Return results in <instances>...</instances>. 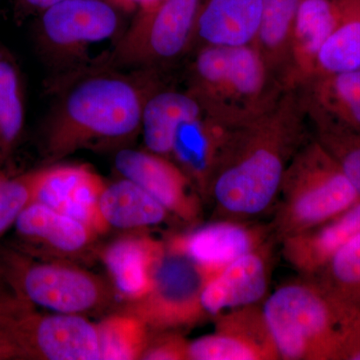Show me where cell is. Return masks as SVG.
Returning <instances> with one entry per match:
<instances>
[{"label": "cell", "instance_id": "d6a6232c", "mask_svg": "<svg viewBox=\"0 0 360 360\" xmlns=\"http://www.w3.org/2000/svg\"><path fill=\"white\" fill-rule=\"evenodd\" d=\"M116 8L120 11H148L153 8L156 4H160L161 0H108Z\"/></svg>", "mask_w": 360, "mask_h": 360}, {"label": "cell", "instance_id": "e575fe53", "mask_svg": "<svg viewBox=\"0 0 360 360\" xmlns=\"http://www.w3.org/2000/svg\"><path fill=\"white\" fill-rule=\"evenodd\" d=\"M11 357H15V354H14L13 348L0 331V359H11Z\"/></svg>", "mask_w": 360, "mask_h": 360}, {"label": "cell", "instance_id": "30bf717a", "mask_svg": "<svg viewBox=\"0 0 360 360\" xmlns=\"http://www.w3.org/2000/svg\"><path fill=\"white\" fill-rule=\"evenodd\" d=\"M120 11L108 0H60L40 11V37L52 51H79L111 39L120 30Z\"/></svg>", "mask_w": 360, "mask_h": 360}, {"label": "cell", "instance_id": "ac0fdd59", "mask_svg": "<svg viewBox=\"0 0 360 360\" xmlns=\"http://www.w3.org/2000/svg\"><path fill=\"white\" fill-rule=\"evenodd\" d=\"M342 0H302L291 40L288 89H298L314 77L317 58L333 33Z\"/></svg>", "mask_w": 360, "mask_h": 360}, {"label": "cell", "instance_id": "8fae6325", "mask_svg": "<svg viewBox=\"0 0 360 360\" xmlns=\"http://www.w3.org/2000/svg\"><path fill=\"white\" fill-rule=\"evenodd\" d=\"M115 165L123 179L141 186L168 212L184 221L200 217V200L193 193V182L169 158L127 148L118 151Z\"/></svg>", "mask_w": 360, "mask_h": 360}, {"label": "cell", "instance_id": "e0dca14e", "mask_svg": "<svg viewBox=\"0 0 360 360\" xmlns=\"http://www.w3.org/2000/svg\"><path fill=\"white\" fill-rule=\"evenodd\" d=\"M297 89L309 123L360 132V70L316 75Z\"/></svg>", "mask_w": 360, "mask_h": 360}, {"label": "cell", "instance_id": "d6986e66", "mask_svg": "<svg viewBox=\"0 0 360 360\" xmlns=\"http://www.w3.org/2000/svg\"><path fill=\"white\" fill-rule=\"evenodd\" d=\"M265 0H205L201 1L193 46H239L252 44Z\"/></svg>", "mask_w": 360, "mask_h": 360}, {"label": "cell", "instance_id": "7a4b0ae2", "mask_svg": "<svg viewBox=\"0 0 360 360\" xmlns=\"http://www.w3.org/2000/svg\"><path fill=\"white\" fill-rule=\"evenodd\" d=\"M151 75L141 79L101 70L71 80L49 115V155L56 160L89 146L127 141L141 131L144 103L158 85Z\"/></svg>", "mask_w": 360, "mask_h": 360}, {"label": "cell", "instance_id": "cb8c5ba5", "mask_svg": "<svg viewBox=\"0 0 360 360\" xmlns=\"http://www.w3.org/2000/svg\"><path fill=\"white\" fill-rule=\"evenodd\" d=\"M300 1L265 0L252 44L272 77L285 89H288L293 26Z\"/></svg>", "mask_w": 360, "mask_h": 360}, {"label": "cell", "instance_id": "5bb4252c", "mask_svg": "<svg viewBox=\"0 0 360 360\" xmlns=\"http://www.w3.org/2000/svg\"><path fill=\"white\" fill-rule=\"evenodd\" d=\"M262 234L234 221L214 222L168 241V250L181 253L202 271L205 281L251 251L259 250Z\"/></svg>", "mask_w": 360, "mask_h": 360}, {"label": "cell", "instance_id": "8d00e7d4", "mask_svg": "<svg viewBox=\"0 0 360 360\" xmlns=\"http://www.w3.org/2000/svg\"><path fill=\"white\" fill-rule=\"evenodd\" d=\"M0 177H1V176H0Z\"/></svg>", "mask_w": 360, "mask_h": 360}, {"label": "cell", "instance_id": "6da1fadb", "mask_svg": "<svg viewBox=\"0 0 360 360\" xmlns=\"http://www.w3.org/2000/svg\"><path fill=\"white\" fill-rule=\"evenodd\" d=\"M309 124L300 90L291 89L264 115L232 129L207 193L224 214L252 217L277 200Z\"/></svg>", "mask_w": 360, "mask_h": 360}, {"label": "cell", "instance_id": "f546056e", "mask_svg": "<svg viewBox=\"0 0 360 360\" xmlns=\"http://www.w3.org/2000/svg\"><path fill=\"white\" fill-rule=\"evenodd\" d=\"M315 139L333 155L360 198V132L309 123Z\"/></svg>", "mask_w": 360, "mask_h": 360}, {"label": "cell", "instance_id": "277c9868", "mask_svg": "<svg viewBox=\"0 0 360 360\" xmlns=\"http://www.w3.org/2000/svg\"><path fill=\"white\" fill-rule=\"evenodd\" d=\"M186 89L208 115L236 127L276 105L285 89L272 77L252 44L194 49Z\"/></svg>", "mask_w": 360, "mask_h": 360}, {"label": "cell", "instance_id": "7402d4cb", "mask_svg": "<svg viewBox=\"0 0 360 360\" xmlns=\"http://www.w3.org/2000/svg\"><path fill=\"white\" fill-rule=\"evenodd\" d=\"M205 111L198 97L188 89H160L156 85L142 110L141 131L146 148L170 158L180 125Z\"/></svg>", "mask_w": 360, "mask_h": 360}, {"label": "cell", "instance_id": "603a6c76", "mask_svg": "<svg viewBox=\"0 0 360 360\" xmlns=\"http://www.w3.org/2000/svg\"><path fill=\"white\" fill-rule=\"evenodd\" d=\"M14 224L26 240L63 255L80 252L96 236L82 222L39 202L30 203Z\"/></svg>", "mask_w": 360, "mask_h": 360}, {"label": "cell", "instance_id": "d4e9b609", "mask_svg": "<svg viewBox=\"0 0 360 360\" xmlns=\"http://www.w3.org/2000/svg\"><path fill=\"white\" fill-rule=\"evenodd\" d=\"M106 226L129 229L160 224L168 212L153 196L129 179L106 186L99 200Z\"/></svg>", "mask_w": 360, "mask_h": 360}, {"label": "cell", "instance_id": "4fadbf2b", "mask_svg": "<svg viewBox=\"0 0 360 360\" xmlns=\"http://www.w3.org/2000/svg\"><path fill=\"white\" fill-rule=\"evenodd\" d=\"M106 184L86 165H65L37 172L33 202L41 203L103 233L108 227L99 212Z\"/></svg>", "mask_w": 360, "mask_h": 360}, {"label": "cell", "instance_id": "2e32d148", "mask_svg": "<svg viewBox=\"0 0 360 360\" xmlns=\"http://www.w3.org/2000/svg\"><path fill=\"white\" fill-rule=\"evenodd\" d=\"M232 129L205 111L177 129L170 156L203 195Z\"/></svg>", "mask_w": 360, "mask_h": 360}, {"label": "cell", "instance_id": "4dcf8cb0", "mask_svg": "<svg viewBox=\"0 0 360 360\" xmlns=\"http://www.w3.org/2000/svg\"><path fill=\"white\" fill-rule=\"evenodd\" d=\"M37 176V172L11 179L0 177V236L33 202Z\"/></svg>", "mask_w": 360, "mask_h": 360}, {"label": "cell", "instance_id": "ba28073f", "mask_svg": "<svg viewBox=\"0 0 360 360\" xmlns=\"http://www.w3.org/2000/svg\"><path fill=\"white\" fill-rule=\"evenodd\" d=\"M11 269V283L25 302L58 314H84L108 300V288L98 277L71 265L30 264L16 258Z\"/></svg>", "mask_w": 360, "mask_h": 360}, {"label": "cell", "instance_id": "1f68e13d", "mask_svg": "<svg viewBox=\"0 0 360 360\" xmlns=\"http://www.w3.org/2000/svg\"><path fill=\"white\" fill-rule=\"evenodd\" d=\"M188 342L177 335L160 336L158 340L149 341L142 359L149 360L187 359Z\"/></svg>", "mask_w": 360, "mask_h": 360}, {"label": "cell", "instance_id": "9a60e30c", "mask_svg": "<svg viewBox=\"0 0 360 360\" xmlns=\"http://www.w3.org/2000/svg\"><path fill=\"white\" fill-rule=\"evenodd\" d=\"M269 290V266L264 253L251 251L205 281L201 307L205 314L219 315L260 302Z\"/></svg>", "mask_w": 360, "mask_h": 360}, {"label": "cell", "instance_id": "d590c367", "mask_svg": "<svg viewBox=\"0 0 360 360\" xmlns=\"http://www.w3.org/2000/svg\"><path fill=\"white\" fill-rule=\"evenodd\" d=\"M352 360H360V349L355 352L354 356L352 357Z\"/></svg>", "mask_w": 360, "mask_h": 360}, {"label": "cell", "instance_id": "44dd1931", "mask_svg": "<svg viewBox=\"0 0 360 360\" xmlns=\"http://www.w3.org/2000/svg\"><path fill=\"white\" fill-rule=\"evenodd\" d=\"M360 232V201L314 229L283 239L286 260L307 276H316L350 238Z\"/></svg>", "mask_w": 360, "mask_h": 360}, {"label": "cell", "instance_id": "8992f818", "mask_svg": "<svg viewBox=\"0 0 360 360\" xmlns=\"http://www.w3.org/2000/svg\"><path fill=\"white\" fill-rule=\"evenodd\" d=\"M0 331L16 356L99 360L96 324L79 314H41L25 302L0 303Z\"/></svg>", "mask_w": 360, "mask_h": 360}, {"label": "cell", "instance_id": "484cf974", "mask_svg": "<svg viewBox=\"0 0 360 360\" xmlns=\"http://www.w3.org/2000/svg\"><path fill=\"white\" fill-rule=\"evenodd\" d=\"M359 70L360 0H342L340 20L319 52L314 77Z\"/></svg>", "mask_w": 360, "mask_h": 360}, {"label": "cell", "instance_id": "83f0119b", "mask_svg": "<svg viewBox=\"0 0 360 360\" xmlns=\"http://www.w3.org/2000/svg\"><path fill=\"white\" fill-rule=\"evenodd\" d=\"M103 360L142 359L149 342L148 326L136 315H112L96 324Z\"/></svg>", "mask_w": 360, "mask_h": 360}, {"label": "cell", "instance_id": "f1b7e54d", "mask_svg": "<svg viewBox=\"0 0 360 360\" xmlns=\"http://www.w3.org/2000/svg\"><path fill=\"white\" fill-rule=\"evenodd\" d=\"M316 283L345 302L360 307V232L316 274Z\"/></svg>", "mask_w": 360, "mask_h": 360}, {"label": "cell", "instance_id": "5b68a950", "mask_svg": "<svg viewBox=\"0 0 360 360\" xmlns=\"http://www.w3.org/2000/svg\"><path fill=\"white\" fill-rule=\"evenodd\" d=\"M278 198L276 227L283 239L335 219L360 201L340 165L314 136L291 158Z\"/></svg>", "mask_w": 360, "mask_h": 360}, {"label": "cell", "instance_id": "9c48e42d", "mask_svg": "<svg viewBox=\"0 0 360 360\" xmlns=\"http://www.w3.org/2000/svg\"><path fill=\"white\" fill-rule=\"evenodd\" d=\"M205 283L202 271L193 260L165 248L153 288L143 298L130 303L127 312L151 328L193 324L206 315L200 302Z\"/></svg>", "mask_w": 360, "mask_h": 360}, {"label": "cell", "instance_id": "52a82bcc", "mask_svg": "<svg viewBox=\"0 0 360 360\" xmlns=\"http://www.w3.org/2000/svg\"><path fill=\"white\" fill-rule=\"evenodd\" d=\"M200 4L201 0H161L153 8L137 13L111 60L153 70L182 58L193 46Z\"/></svg>", "mask_w": 360, "mask_h": 360}, {"label": "cell", "instance_id": "7c38bea8", "mask_svg": "<svg viewBox=\"0 0 360 360\" xmlns=\"http://www.w3.org/2000/svg\"><path fill=\"white\" fill-rule=\"evenodd\" d=\"M257 309L250 305L221 315L214 333L188 342L187 359H278L262 309Z\"/></svg>", "mask_w": 360, "mask_h": 360}, {"label": "cell", "instance_id": "3957f363", "mask_svg": "<svg viewBox=\"0 0 360 360\" xmlns=\"http://www.w3.org/2000/svg\"><path fill=\"white\" fill-rule=\"evenodd\" d=\"M262 312L279 359L352 360L360 349V307L316 281L281 286Z\"/></svg>", "mask_w": 360, "mask_h": 360}, {"label": "cell", "instance_id": "4316f807", "mask_svg": "<svg viewBox=\"0 0 360 360\" xmlns=\"http://www.w3.org/2000/svg\"><path fill=\"white\" fill-rule=\"evenodd\" d=\"M25 123L22 78L15 59L0 45V148H13Z\"/></svg>", "mask_w": 360, "mask_h": 360}, {"label": "cell", "instance_id": "836d02e7", "mask_svg": "<svg viewBox=\"0 0 360 360\" xmlns=\"http://www.w3.org/2000/svg\"><path fill=\"white\" fill-rule=\"evenodd\" d=\"M60 0H20L21 6L28 11H44L47 6L56 4Z\"/></svg>", "mask_w": 360, "mask_h": 360}, {"label": "cell", "instance_id": "ffe728a7", "mask_svg": "<svg viewBox=\"0 0 360 360\" xmlns=\"http://www.w3.org/2000/svg\"><path fill=\"white\" fill-rule=\"evenodd\" d=\"M165 245L148 236L115 241L103 252V262L116 290L130 303L148 295Z\"/></svg>", "mask_w": 360, "mask_h": 360}]
</instances>
